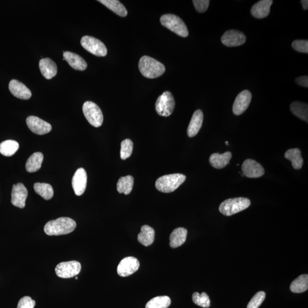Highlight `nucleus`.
<instances>
[{
	"label": "nucleus",
	"instance_id": "f257e3e1",
	"mask_svg": "<svg viewBox=\"0 0 308 308\" xmlns=\"http://www.w3.org/2000/svg\"><path fill=\"white\" fill-rule=\"evenodd\" d=\"M76 222L69 218H60L47 222L44 231L49 236H58L70 234L76 228Z\"/></svg>",
	"mask_w": 308,
	"mask_h": 308
},
{
	"label": "nucleus",
	"instance_id": "f03ea898",
	"mask_svg": "<svg viewBox=\"0 0 308 308\" xmlns=\"http://www.w3.org/2000/svg\"><path fill=\"white\" fill-rule=\"evenodd\" d=\"M140 73L147 78L159 77L165 72L166 68L159 61L149 56H143L139 62Z\"/></svg>",
	"mask_w": 308,
	"mask_h": 308
},
{
	"label": "nucleus",
	"instance_id": "7ed1b4c3",
	"mask_svg": "<svg viewBox=\"0 0 308 308\" xmlns=\"http://www.w3.org/2000/svg\"><path fill=\"white\" fill-rule=\"evenodd\" d=\"M186 179L181 174L166 175L157 179L155 183L156 189L163 193H170L176 191Z\"/></svg>",
	"mask_w": 308,
	"mask_h": 308
},
{
	"label": "nucleus",
	"instance_id": "20e7f679",
	"mask_svg": "<svg viewBox=\"0 0 308 308\" xmlns=\"http://www.w3.org/2000/svg\"><path fill=\"white\" fill-rule=\"evenodd\" d=\"M251 205L248 198H236L224 200L219 206V211L225 216H231L244 211Z\"/></svg>",
	"mask_w": 308,
	"mask_h": 308
},
{
	"label": "nucleus",
	"instance_id": "39448f33",
	"mask_svg": "<svg viewBox=\"0 0 308 308\" xmlns=\"http://www.w3.org/2000/svg\"><path fill=\"white\" fill-rule=\"evenodd\" d=\"M161 24L167 27L177 35L182 37H187L188 36L187 27L179 17L173 15V14H167L160 17Z\"/></svg>",
	"mask_w": 308,
	"mask_h": 308
},
{
	"label": "nucleus",
	"instance_id": "423d86ee",
	"mask_svg": "<svg viewBox=\"0 0 308 308\" xmlns=\"http://www.w3.org/2000/svg\"><path fill=\"white\" fill-rule=\"evenodd\" d=\"M84 114L89 123L95 128L102 126L104 121V115L101 109L95 103L87 101L84 103L83 107Z\"/></svg>",
	"mask_w": 308,
	"mask_h": 308
},
{
	"label": "nucleus",
	"instance_id": "0eeeda50",
	"mask_svg": "<svg viewBox=\"0 0 308 308\" xmlns=\"http://www.w3.org/2000/svg\"><path fill=\"white\" fill-rule=\"evenodd\" d=\"M176 106L174 96L169 91L163 92L159 96L155 103V110L159 115L169 116L173 114Z\"/></svg>",
	"mask_w": 308,
	"mask_h": 308
},
{
	"label": "nucleus",
	"instance_id": "6e6552de",
	"mask_svg": "<svg viewBox=\"0 0 308 308\" xmlns=\"http://www.w3.org/2000/svg\"><path fill=\"white\" fill-rule=\"evenodd\" d=\"M81 44L86 50L97 57H105L108 54L107 47L101 41L96 38L85 36L82 38Z\"/></svg>",
	"mask_w": 308,
	"mask_h": 308
},
{
	"label": "nucleus",
	"instance_id": "1a4fd4ad",
	"mask_svg": "<svg viewBox=\"0 0 308 308\" xmlns=\"http://www.w3.org/2000/svg\"><path fill=\"white\" fill-rule=\"evenodd\" d=\"M81 265L77 261L62 262L56 267V275L63 279H69L78 275L81 272Z\"/></svg>",
	"mask_w": 308,
	"mask_h": 308
},
{
	"label": "nucleus",
	"instance_id": "9d476101",
	"mask_svg": "<svg viewBox=\"0 0 308 308\" xmlns=\"http://www.w3.org/2000/svg\"><path fill=\"white\" fill-rule=\"evenodd\" d=\"M245 34L237 30L226 31L221 38L222 44L227 47H236L242 45L246 41Z\"/></svg>",
	"mask_w": 308,
	"mask_h": 308
},
{
	"label": "nucleus",
	"instance_id": "9b49d317",
	"mask_svg": "<svg viewBox=\"0 0 308 308\" xmlns=\"http://www.w3.org/2000/svg\"><path fill=\"white\" fill-rule=\"evenodd\" d=\"M26 124L31 131L40 135L49 133L52 129L50 123L35 116H28Z\"/></svg>",
	"mask_w": 308,
	"mask_h": 308
},
{
	"label": "nucleus",
	"instance_id": "f8f14e48",
	"mask_svg": "<svg viewBox=\"0 0 308 308\" xmlns=\"http://www.w3.org/2000/svg\"><path fill=\"white\" fill-rule=\"evenodd\" d=\"M140 264L138 260L133 257H128L121 260L117 267L118 275L121 277H128L132 275L138 270Z\"/></svg>",
	"mask_w": 308,
	"mask_h": 308
},
{
	"label": "nucleus",
	"instance_id": "ddd939ff",
	"mask_svg": "<svg viewBox=\"0 0 308 308\" xmlns=\"http://www.w3.org/2000/svg\"><path fill=\"white\" fill-rule=\"evenodd\" d=\"M252 94L249 90H244L240 93L235 99L232 110L236 115L244 113L249 107L251 102Z\"/></svg>",
	"mask_w": 308,
	"mask_h": 308
},
{
	"label": "nucleus",
	"instance_id": "4468645a",
	"mask_svg": "<svg viewBox=\"0 0 308 308\" xmlns=\"http://www.w3.org/2000/svg\"><path fill=\"white\" fill-rule=\"evenodd\" d=\"M242 169L244 176L249 178L262 177L265 173L263 166L255 160L248 159L242 164Z\"/></svg>",
	"mask_w": 308,
	"mask_h": 308
},
{
	"label": "nucleus",
	"instance_id": "2eb2a0df",
	"mask_svg": "<svg viewBox=\"0 0 308 308\" xmlns=\"http://www.w3.org/2000/svg\"><path fill=\"white\" fill-rule=\"evenodd\" d=\"M87 174L83 168L78 169L72 179V187L75 195L81 196L85 193L87 185Z\"/></svg>",
	"mask_w": 308,
	"mask_h": 308
},
{
	"label": "nucleus",
	"instance_id": "dca6fc26",
	"mask_svg": "<svg viewBox=\"0 0 308 308\" xmlns=\"http://www.w3.org/2000/svg\"><path fill=\"white\" fill-rule=\"evenodd\" d=\"M28 195L26 188L22 183L13 185L12 191V204L14 206L23 208L25 206V201Z\"/></svg>",
	"mask_w": 308,
	"mask_h": 308
},
{
	"label": "nucleus",
	"instance_id": "f3484780",
	"mask_svg": "<svg viewBox=\"0 0 308 308\" xmlns=\"http://www.w3.org/2000/svg\"><path fill=\"white\" fill-rule=\"evenodd\" d=\"M9 89L10 92L17 98L27 100L32 97V92L30 89L18 80L10 81Z\"/></svg>",
	"mask_w": 308,
	"mask_h": 308
},
{
	"label": "nucleus",
	"instance_id": "a211bd4d",
	"mask_svg": "<svg viewBox=\"0 0 308 308\" xmlns=\"http://www.w3.org/2000/svg\"><path fill=\"white\" fill-rule=\"evenodd\" d=\"M39 67L41 73L47 80H50L57 74V65L50 58H42L40 61Z\"/></svg>",
	"mask_w": 308,
	"mask_h": 308
},
{
	"label": "nucleus",
	"instance_id": "6ab92c4d",
	"mask_svg": "<svg viewBox=\"0 0 308 308\" xmlns=\"http://www.w3.org/2000/svg\"><path fill=\"white\" fill-rule=\"evenodd\" d=\"M63 56L65 60H66L74 69L80 71L87 69L88 67L87 62L78 54L70 51H64Z\"/></svg>",
	"mask_w": 308,
	"mask_h": 308
},
{
	"label": "nucleus",
	"instance_id": "aec40b11",
	"mask_svg": "<svg viewBox=\"0 0 308 308\" xmlns=\"http://www.w3.org/2000/svg\"><path fill=\"white\" fill-rule=\"evenodd\" d=\"M204 115L201 110H197L194 113L187 129L188 136L192 138L196 136L203 124Z\"/></svg>",
	"mask_w": 308,
	"mask_h": 308
},
{
	"label": "nucleus",
	"instance_id": "412c9836",
	"mask_svg": "<svg viewBox=\"0 0 308 308\" xmlns=\"http://www.w3.org/2000/svg\"><path fill=\"white\" fill-rule=\"evenodd\" d=\"M272 3V0H262L257 2L252 7L251 12L252 16L257 19L265 18L269 15Z\"/></svg>",
	"mask_w": 308,
	"mask_h": 308
},
{
	"label": "nucleus",
	"instance_id": "4be33fe9",
	"mask_svg": "<svg viewBox=\"0 0 308 308\" xmlns=\"http://www.w3.org/2000/svg\"><path fill=\"white\" fill-rule=\"evenodd\" d=\"M231 158L232 153L229 152L222 154L214 153L210 157V163L215 169H221L228 165Z\"/></svg>",
	"mask_w": 308,
	"mask_h": 308
},
{
	"label": "nucleus",
	"instance_id": "5701e85b",
	"mask_svg": "<svg viewBox=\"0 0 308 308\" xmlns=\"http://www.w3.org/2000/svg\"><path fill=\"white\" fill-rule=\"evenodd\" d=\"M187 230L186 228L179 227L175 229L170 237V245L176 248L182 245L186 241Z\"/></svg>",
	"mask_w": 308,
	"mask_h": 308
},
{
	"label": "nucleus",
	"instance_id": "b1692460",
	"mask_svg": "<svg viewBox=\"0 0 308 308\" xmlns=\"http://www.w3.org/2000/svg\"><path fill=\"white\" fill-rule=\"evenodd\" d=\"M155 239V231L149 225H145L141 228L140 232L138 236V241L145 246L152 245Z\"/></svg>",
	"mask_w": 308,
	"mask_h": 308
},
{
	"label": "nucleus",
	"instance_id": "393cba45",
	"mask_svg": "<svg viewBox=\"0 0 308 308\" xmlns=\"http://www.w3.org/2000/svg\"><path fill=\"white\" fill-rule=\"evenodd\" d=\"M98 1L119 16L125 17L128 15L126 7L118 0H99Z\"/></svg>",
	"mask_w": 308,
	"mask_h": 308
},
{
	"label": "nucleus",
	"instance_id": "a878e982",
	"mask_svg": "<svg viewBox=\"0 0 308 308\" xmlns=\"http://www.w3.org/2000/svg\"><path fill=\"white\" fill-rule=\"evenodd\" d=\"M284 156L286 159L292 162V165L294 169L300 170L302 168L304 160L299 149H289L286 151Z\"/></svg>",
	"mask_w": 308,
	"mask_h": 308
},
{
	"label": "nucleus",
	"instance_id": "bb28decb",
	"mask_svg": "<svg viewBox=\"0 0 308 308\" xmlns=\"http://www.w3.org/2000/svg\"><path fill=\"white\" fill-rule=\"evenodd\" d=\"M44 159L43 154L35 153L27 159L26 163V170L28 173L36 172L41 169Z\"/></svg>",
	"mask_w": 308,
	"mask_h": 308
},
{
	"label": "nucleus",
	"instance_id": "cd10ccee",
	"mask_svg": "<svg viewBox=\"0 0 308 308\" xmlns=\"http://www.w3.org/2000/svg\"><path fill=\"white\" fill-rule=\"evenodd\" d=\"M290 290L293 293H300L306 292L308 289V275L304 274L298 277L291 283Z\"/></svg>",
	"mask_w": 308,
	"mask_h": 308
},
{
	"label": "nucleus",
	"instance_id": "c85d7f7f",
	"mask_svg": "<svg viewBox=\"0 0 308 308\" xmlns=\"http://www.w3.org/2000/svg\"><path fill=\"white\" fill-rule=\"evenodd\" d=\"M290 110L294 115L303 121H308V104L300 102H294L290 105Z\"/></svg>",
	"mask_w": 308,
	"mask_h": 308
},
{
	"label": "nucleus",
	"instance_id": "c756f323",
	"mask_svg": "<svg viewBox=\"0 0 308 308\" xmlns=\"http://www.w3.org/2000/svg\"><path fill=\"white\" fill-rule=\"evenodd\" d=\"M19 149L18 142L13 140H7L0 144V153L5 156H11Z\"/></svg>",
	"mask_w": 308,
	"mask_h": 308
},
{
	"label": "nucleus",
	"instance_id": "7c9ffc66",
	"mask_svg": "<svg viewBox=\"0 0 308 308\" xmlns=\"http://www.w3.org/2000/svg\"><path fill=\"white\" fill-rule=\"evenodd\" d=\"M34 189L44 199L50 200L53 197V187L49 184L36 183L34 184Z\"/></svg>",
	"mask_w": 308,
	"mask_h": 308
},
{
	"label": "nucleus",
	"instance_id": "2f4dec72",
	"mask_svg": "<svg viewBox=\"0 0 308 308\" xmlns=\"http://www.w3.org/2000/svg\"><path fill=\"white\" fill-rule=\"evenodd\" d=\"M133 186V177L128 176L120 178L117 183V190L120 194L129 195Z\"/></svg>",
	"mask_w": 308,
	"mask_h": 308
},
{
	"label": "nucleus",
	"instance_id": "473e14b6",
	"mask_svg": "<svg viewBox=\"0 0 308 308\" xmlns=\"http://www.w3.org/2000/svg\"><path fill=\"white\" fill-rule=\"evenodd\" d=\"M171 299L166 296L153 298L147 303L146 308H168L171 304Z\"/></svg>",
	"mask_w": 308,
	"mask_h": 308
},
{
	"label": "nucleus",
	"instance_id": "72a5a7b5",
	"mask_svg": "<svg viewBox=\"0 0 308 308\" xmlns=\"http://www.w3.org/2000/svg\"><path fill=\"white\" fill-rule=\"evenodd\" d=\"M193 302L198 306L205 308L210 307V299L206 293L203 292L199 294L198 292H195L193 295Z\"/></svg>",
	"mask_w": 308,
	"mask_h": 308
},
{
	"label": "nucleus",
	"instance_id": "f704fd0d",
	"mask_svg": "<svg viewBox=\"0 0 308 308\" xmlns=\"http://www.w3.org/2000/svg\"><path fill=\"white\" fill-rule=\"evenodd\" d=\"M121 157L126 160L132 155L133 150V142L129 139H126L121 143Z\"/></svg>",
	"mask_w": 308,
	"mask_h": 308
},
{
	"label": "nucleus",
	"instance_id": "c9c22d12",
	"mask_svg": "<svg viewBox=\"0 0 308 308\" xmlns=\"http://www.w3.org/2000/svg\"><path fill=\"white\" fill-rule=\"evenodd\" d=\"M265 299V293L263 291H260L249 301L247 308H259Z\"/></svg>",
	"mask_w": 308,
	"mask_h": 308
},
{
	"label": "nucleus",
	"instance_id": "e433bc0d",
	"mask_svg": "<svg viewBox=\"0 0 308 308\" xmlns=\"http://www.w3.org/2000/svg\"><path fill=\"white\" fill-rule=\"evenodd\" d=\"M292 46L293 49L299 52L308 53V41L295 40L294 41Z\"/></svg>",
	"mask_w": 308,
	"mask_h": 308
},
{
	"label": "nucleus",
	"instance_id": "4c0bfd02",
	"mask_svg": "<svg viewBox=\"0 0 308 308\" xmlns=\"http://www.w3.org/2000/svg\"><path fill=\"white\" fill-rule=\"evenodd\" d=\"M35 301L29 296H25L19 301L17 308H34L35 307Z\"/></svg>",
	"mask_w": 308,
	"mask_h": 308
},
{
	"label": "nucleus",
	"instance_id": "58836bf2",
	"mask_svg": "<svg viewBox=\"0 0 308 308\" xmlns=\"http://www.w3.org/2000/svg\"><path fill=\"white\" fill-rule=\"evenodd\" d=\"M193 2L195 9L199 13L206 11L210 5V1L208 0H194Z\"/></svg>",
	"mask_w": 308,
	"mask_h": 308
},
{
	"label": "nucleus",
	"instance_id": "ea45409f",
	"mask_svg": "<svg viewBox=\"0 0 308 308\" xmlns=\"http://www.w3.org/2000/svg\"><path fill=\"white\" fill-rule=\"evenodd\" d=\"M296 82L298 85L305 88L308 87V77L302 76L296 79Z\"/></svg>",
	"mask_w": 308,
	"mask_h": 308
},
{
	"label": "nucleus",
	"instance_id": "a19ab883",
	"mask_svg": "<svg viewBox=\"0 0 308 308\" xmlns=\"http://www.w3.org/2000/svg\"><path fill=\"white\" fill-rule=\"evenodd\" d=\"M301 3L304 10H308V0H302L301 1Z\"/></svg>",
	"mask_w": 308,
	"mask_h": 308
},
{
	"label": "nucleus",
	"instance_id": "79ce46f5",
	"mask_svg": "<svg viewBox=\"0 0 308 308\" xmlns=\"http://www.w3.org/2000/svg\"><path fill=\"white\" fill-rule=\"evenodd\" d=\"M75 279L78 280V277H75Z\"/></svg>",
	"mask_w": 308,
	"mask_h": 308
}]
</instances>
